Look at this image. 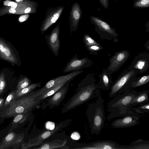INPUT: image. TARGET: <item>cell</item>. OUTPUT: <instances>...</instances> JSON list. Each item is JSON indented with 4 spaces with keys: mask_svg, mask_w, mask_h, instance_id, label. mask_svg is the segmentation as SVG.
<instances>
[{
    "mask_svg": "<svg viewBox=\"0 0 149 149\" xmlns=\"http://www.w3.org/2000/svg\"><path fill=\"white\" fill-rule=\"evenodd\" d=\"M98 89V84H95V81L87 75L78 85L77 91L64 105L61 113L67 112L95 97Z\"/></svg>",
    "mask_w": 149,
    "mask_h": 149,
    "instance_id": "6da1fadb",
    "label": "cell"
},
{
    "mask_svg": "<svg viewBox=\"0 0 149 149\" xmlns=\"http://www.w3.org/2000/svg\"><path fill=\"white\" fill-rule=\"evenodd\" d=\"M95 101L89 104L86 114L92 134L98 135L104 126L105 120L104 107V100L98 89L96 94Z\"/></svg>",
    "mask_w": 149,
    "mask_h": 149,
    "instance_id": "7a4b0ae2",
    "label": "cell"
},
{
    "mask_svg": "<svg viewBox=\"0 0 149 149\" xmlns=\"http://www.w3.org/2000/svg\"><path fill=\"white\" fill-rule=\"evenodd\" d=\"M137 92L133 89H130L113 97L107 104V110L110 113L106 119L109 121L126 115L131 110H128V107Z\"/></svg>",
    "mask_w": 149,
    "mask_h": 149,
    "instance_id": "3957f363",
    "label": "cell"
},
{
    "mask_svg": "<svg viewBox=\"0 0 149 149\" xmlns=\"http://www.w3.org/2000/svg\"><path fill=\"white\" fill-rule=\"evenodd\" d=\"M43 102L39 99V96H34L31 92L11 102L5 111V116L13 117L18 114L27 113Z\"/></svg>",
    "mask_w": 149,
    "mask_h": 149,
    "instance_id": "277c9868",
    "label": "cell"
},
{
    "mask_svg": "<svg viewBox=\"0 0 149 149\" xmlns=\"http://www.w3.org/2000/svg\"><path fill=\"white\" fill-rule=\"evenodd\" d=\"M138 70L128 68L125 70L112 84L110 88V91L108 96L113 98L130 89L132 83L137 78Z\"/></svg>",
    "mask_w": 149,
    "mask_h": 149,
    "instance_id": "5b68a950",
    "label": "cell"
},
{
    "mask_svg": "<svg viewBox=\"0 0 149 149\" xmlns=\"http://www.w3.org/2000/svg\"><path fill=\"white\" fill-rule=\"evenodd\" d=\"M83 71V70H79L67 74L53 79L47 82L42 88L37 91L32 92V93L35 96L41 95L47 91L59 85L65 83L69 81L72 80Z\"/></svg>",
    "mask_w": 149,
    "mask_h": 149,
    "instance_id": "8992f818",
    "label": "cell"
},
{
    "mask_svg": "<svg viewBox=\"0 0 149 149\" xmlns=\"http://www.w3.org/2000/svg\"><path fill=\"white\" fill-rule=\"evenodd\" d=\"M140 116L131 110L124 116L116 119L111 123L112 127L122 128L133 126L140 123Z\"/></svg>",
    "mask_w": 149,
    "mask_h": 149,
    "instance_id": "52a82bcc",
    "label": "cell"
},
{
    "mask_svg": "<svg viewBox=\"0 0 149 149\" xmlns=\"http://www.w3.org/2000/svg\"><path fill=\"white\" fill-rule=\"evenodd\" d=\"M92 61L87 58L79 59L75 54L68 62L63 70L64 73L76 71L89 67L92 64Z\"/></svg>",
    "mask_w": 149,
    "mask_h": 149,
    "instance_id": "ba28073f",
    "label": "cell"
},
{
    "mask_svg": "<svg viewBox=\"0 0 149 149\" xmlns=\"http://www.w3.org/2000/svg\"><path fill=\"white\" fill-rule=\"evenodd\" d=\"M130 53L127 50L116 52L110 59V64L106 69L108 72L111 74L117 71L127 60Z\"/></svg>",
    "mask_w": 149,
    "mask_h": 149,
    "instance_id": "9c48e42d",
    "label": "cell"
},
{
    "mask_svg": "<svg viewBox=\"0 0 149 149\" xmlns=\"http://www.w3.org/2000/svg\"><path fill=\"white\" fill-rule=\"evenodd\" d=\"M60 25H56L49 35L45 36V39L52 52L56 57L58 55L60 47L59 39Z\"/></svg>",
    "mask_w": 149,
    "mask_h": 149,
    "instance_id": "30bf717a",
    "label": "cell"
},
{
    "mask_svg": "<svg viewBox=\"0 0 149 149\" xmlns=\"http://www.w3.org/2000/svg\"><path fill=\"white\" fill-rule=\"evenodd\" d=\"M149 67V54L143 52L139 54L134 58L128 68L135 69L138 73L141 74L146 71Z\"/></svg>",
    "mask_w": 149,
    "mask_h": 149,
    "instance_id": "8fae6325",
    "label": "cell"
},
{
    "mask_svg": "<svg viewBox=\"0 0 149 149\" xmlns=\"http://www.w3.org/2000/svg\"><path fill=\"white\" fill-rule=\"evenodd\" d=\"M71 81H67L48 99L47 106H49L50 109L58 106L64 100L68 91Z\"/></svg>",
    "mask_w": 149,
    "mask_h": 149,
    "instance_id": "7c38bea8",
    "label": "cell"
},
{
    "mask_svg": "<svg viewBox=\"0 0 149 149\" xmlns=\"http://www.w3.org/2000/svg\"><path fill=\"white\" fill-rule=\"evenodd\" d=\"M77 149H125L124 145H120L116 142L110 140L97 141L86 144Z\"/></svg>",
    "mask_w": 149,
    "mask_h": 149,
    "instance_id": "4fadbf2b",
    "label": "cell"
},
{
    "mask_svg": "<svg viewBox=\"0 0 149 149\" xmlns=\"http://www.w3.org/2000/svg\"><path fill=\"white\" fill-rule=\"evenodd\" d=\"M90 19L91 23L94 25L96 30L98 31L105 33L114 37L118 36L115 28H112L108 23L101 18L91 16Z\"/></svg>",
    "mask_w": 149,
    "mask_h": 149,
    "instance_id": "5bb4252c",
    "label": "cell"
},
{
    "mask_svg": "<svg viewBox=\"0 0 149 149\" xmlns=\"http://www.w3.org/2000/svg\"><path fill=\"white\" fill-rule=\"evenodd\" d=\"M71 121V120L68 119L61 122L55 126L54 129L45 131L40 133L35 139L34 142L30 144V146H38L40 145L45 140L49 137L55 133L58 132L62 129L66 127Z\"/></svg>",
    "mask_w": 149,
    "mask_h": 149,
    "instance_id": "9a60e30c",
    "label": "cell"
},
{
    "mask_svg": "<svg viewBox=\"0 0 149 149\" xmlns=\"http://www.w3.org/2000/svg\"><path fill=\"white\" fill-rule=\"evenodd\" d=\"M63 9L64 8L62 6L58 7L53 9L47 14L40 28V30L42 33L56 22L60 16Z\"/></svg>",
    "mask_w": 149,
    "mask_h": 149,
    "instance_id": "2e32d148",
    "label": "cell"
},
{
    "mask_svg": "<svg viewBox=\"0 0 149 149\" xmlns=\"http://www.w3.org/2000/svg\"><path fill=\"white\" fill-rule=\"evenodd\" d=\"M82 11L79 5L75 3L72 6L70 12V28L71 34L76 31L77 28L81 15Z\"/></svg>",
    "mask_w": 149,
    "mask_h": 149,
    "instance_id": "e0dca14e",
    "label": "cell"
},
{
    "mask_svg": "<svg viewBox=\"0 0 149 149\" xmlns=\"http://www.w3.org/2000/svg\"><path fill=\"white\" fill-rule=\"evenodd\" d=\"M0 57L5 60L13 63L17 62V58L8 45L0 39Z\"/></svg>",
    "mask_w": 149,
    "mask_h": 149,
    "instance_id": "ac0fdd59",
    "label": "cell"
},
{
    "mask_svg": "<svg viewBox=\"0 0 149 149\" xmlns=\"http://www.w3.org/2000/svg\"><path fill=\"white\" fill-rule=\"evenodd\" d=\"M68 142L66 139L55 140L50 142L41 143L38 147L35 148L37 149H69L67 146Z\"/></svg>",
    "mask_w": 149,
    "mask_h": 149,
    "instance_id": "d6986e66",
    "label": "cell"
},
{
    "mask_svg": "<svg viewBox=\"0 0 149 149\" xmlns=\"http://www.w3.org/2000/svg\"><path fill=\"white\" fill-rule=\"evenodd\" d=\"M149 91L145 90L137 92L128 107V109H130L134 106L139 105L149 102Z\"/></svg>",
    "mask_w": 149,
    "mask_h": 149,
    "instance_id": "ffe728a7",
    "label": "cell"
},
{
    "mask_svg": "<svg viewBox=\"0 0 149 149\" xmlns=\"http://www.w3.org/2000/svg\"><path fill=\"white\" fill-rule=\"evenodd\" d=\"M111 74L104 69L102 72L100 78V81L98 84L99 88L108 91L112 85V80Z\"/></svg>",
    "mask_w": 149,
    "mask_h": 149,
    "instance_id": "44dd1931",
    "label": "cell"
},
{
    "mask_svg": "<svg viewBox=\"0 0 149 149\" xmlns=\"http://www.w3.org/2000/svg\"><path fill=\"white\" fill-rule=\"evenodd\" d=\"M125 149H149V141L140 139L134 141L128 145L125 146Z\"/></svg>",
    "mask_w": 149,
    "mask_h": 149,
    "instance_id": "7402d4cb",
    "label": "cell"
},
{
    "mask_svg": "<svg viewBox=\"0 0 149 149\" xmlns=\"http://www.w3.org/2000/svg\"><path fill=\"white\" fill-rule=\"evenodd\" d=\"M41 82L30 84L27 86L15 93L14 100L30 93L32 91L41 85Z\"/></svg>",
    "mask_w": 149,
    "mask_h": 149,
    "instance_id": "603a6c76",
    "label": "cell"
},
{
    "mask_svg": "<svg viewBox=\"0 0 149 149\" xmlns=\"http://www.w3.org/2000/svg\"><path fill=\"white\" fill-rule=\"evenodd\" d=\"M149 81V75H143L138 78L134 81L131 86V88L133 89L135 88L143 85Z\"/></svg>",
    "mask_w": 149,
    "mask_h": 149,
    "instance_id": "cb8c5ba5",
    "label": "cell"
},
{
    "mask_svg": "<svg viewBox=\"0 0 149 149\" xmlns=\"http://www.w3.org/2000/svg\"><path fill=\"white\" fill-rule=\"evenodd\" d=\"M138 105L137 107H132L130 110L138 114L149 113V102Z\"/></svg>",
    "mask_w": 149,
    "mask_h": 149,
    "instance_id": "d4e9b609",
    "label": "cell"
},
{
    "mask_svg": "<svg viewBox=\"0 0 149 149\" xmlns=\"http://www.w3.org/2000/svg\"><path fill=\"white\" fill-rule=\"evenodd\" d=\"M66 82L59 85L47 91L43 94L39 96V99L43 101L47 98L53 95L63 86Z\"/></svg>",
    "mask_w": 149,
    "mask_h": 149,
    "instance_id": "484cf974",
    "label": "cell"
},
{
    "mask_svg": "<svg viewBox=\"0 0 149 149\" xmlns=\"http://www.w3.org/2000/svg\"><path fill=\"white\" fill-rule=\"evenodd\" d=\"M133 7L136 8H148L149 7V0H134Z\"/></svg>",
    "mask_w": 149,
    "mask_h": 149,
    "instance_id": "4316f807",
    "label": "cell"
},
{
    "mask_svg": "<svg viewBox=\"0 0 149 149\" xmlns=\"http://www.w3.org/2000/svg\"><path fill=\"white\" fill-rule=\"evenodd\" d=\"M30 79L27 77H24L21 79L18 82L15 92H17L27 86L30 84Z\"/></svg>",
    "mask_w": 149,
    "mask_h": 149,
    "instance_id": "83f0119b",
    "label": "cell"
},
{
    "mask_svg": "<svg viewBox=\"0 0 149 149\" xmlns=\"http://www.w3.org/2000/svg\"><path fill=\"white\" fill-rule=\"evenodd\" d=\"M83 40L86 47L93 45H99L98 43L87 34L84 35Z\"/></svg>",
    "mask_w": 149,
    "mask_h": 149,
    "instance_id": "f1b7e54d",
    "label": "cell"
},
{
    "mask_svg": "<svg viewBox=\"0 0 149 149\" xmlns=\"http://www.w3.org/2000/svg\"><path fill=\"white\" fill-rule=\"evenodd\" d=\"M6 85L5 75L3 72L0 74V95L1 94L4 90Z\"/></svg>",
    "mask_w": 149,
    "mask_h": 149,
    "instance_id": "f546056e",
    "label": "cell"
},
{
    "mask_svg": "<svg viewBox=\"0 0 149 149\" xmlns=\"http://www.w3.org/2000/svg\"><path fill=\"white\" fill-rule=\"evenodd\" d=\"M16 91H14L10 93L7 97L5 101L4 106H8L13 100H14Z\"/></svg>",
    "mask_w": 149,
    "mask_h": 149,
    "instance_id": "4dcf8cb0",
    "label": "cell"
},
{
    "mask_svg": "<svg viewBox=\"0 0 149 149\" xmlns=\"http://www.w3.org/2000/svg\"><path fill=\"white\" fill-rule=\"evenodd\" d=\"M87 49L90 52H95L100 50L102 47L99 45H94L86 47Z\"/></svg>",
    "mask_w": 149,
    "mask_h": 149,
    "instance_id": "1f68e13d",
    "label": "cell"
},
{
    "mask_svg": "<svg viewBox=\"0 0 149 149\" xmlns=\"http://www.w3.org/2000/svg\"><path fill=\"white\" fill-rule=\"evenodd\" d=\"M45 126L46 129L48 130H51L54 128L55 126L54 122L48 121L46 123Z\"/></svg>",
    "mask_w": 149,
    "mask_h": 149,
    "instance_id": "d6a6232c",
    "label": "cell"
},
{
    "mask_svg": "<svg viewBox=\"0 0 149 149\" xmlns=\"http://www.w3.org/2000/svg\"><path fill=\"white\" fill-rule=\"evenodd\" d=\"M102 6L106 9H108L109 3L108 0H98Z\"/></svg>",
    "mask_w": 149,
    "mask_h": 149,
    "instance_id": "836d02e7",
    "label": "cell"
},
{
    "mask_svg": "<svg viewBox=\"0 0 149 149\" xmlns=\"http://www.w3.org/2000/svg\"><path fill=\"white\" fill-rule=\"evenodd\" d=\"M15 137V135L13 133L8 134L5 137V140L6 141L9 142L12 141Z\"/></svg>",
    "mask_w": 149,
    "mask_h": 149,
    "instance_id": "e575fe53",
    "label": "cell"
},
{
    "mask_svg": "<svg viewBox=\"0 0 149 149\" xmlns=\"http://www.w3.org/2000/svg\"><path fill=\"white\" fill-rule=\"evenodd\" d=\"M24 114H18L15 116L13 120L14 123H17L22 120L24 116Z\"/></svg>",
    "mask_w": 149,
    "mask_h": 149,
    "instance_id": "d590c367",
    "label": "cell"
},
{
    "mask_svg": "<svg viewBox=\"0 0 149 149\" xmlns=\"http://www.w3.org/2000/svg\"><path fill=\"white\" fill-rule=\"evenodd\" d=\"M71 137L72 139L75 140H79L80 138V134L77 132L73 133L72 134Z\"/></svg>",
    "mask_w": 149,
    "mask_h": 149,
    "instance_id": "8d00e7d4",
    "label": "cell"
},
{
    "mask_svg": "<svg viewBox=\"0 0 149 149\" xmlns=\"http://www.w3.org/2000/svg\"><path fill=\"white\" fill-rule=\"evenodd\" d=\"M29 15L28 14L23 15L19 18L18 20L20 22H23L26 20L29 17Z\"/></svg>",
    "mask_w": 149,
    "mask_h": 149,
    "instance_id": "74e56055",
    "label": "cell"
},
{
    "mask_svg": "<svg viewBox=\"0 0 149 149\" xmlns=\"http://www.w3.org/2000/svg\"><path fill=\"white\" fill-rule=\"evenodd\" d=\"M4 102V100L2 98L0 99V109L3 106V103Z\"/></svg>",
    "mask_w": 149,
    "mask_h": 149,
    "instance_id": "f35d334b",
    "label": "cell"
},
{
    "mask_svg": "<svg viewBox=\"0 0 149 149\" xmlns=\"http://www.w3.org/2000/svg\"><path fill=\"white\" fill-rule=\"evenodd\" d=\"M3 0H0V3H1V2Z\"/></svg>",
    "mask_w": 149,
    "mask_h": 149,
    "instance_id": "ab89813d",
    "label": "cell"
},
{
    "mask_svg": "<svg viewBox=\"0 0 149 149\" xmlns=\"http://www.w3.org/2000/svg\"><path fill=\"white\" fill-rule=\"evenodd\" d=\"M118 0H115V2L117 1Z\"/></svg>",
    "mask_w": 149,
    "mask_h": 149,
    "instance_id": "60d3db41",
    "label": "cell"
}]
</instances>
